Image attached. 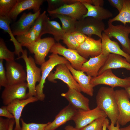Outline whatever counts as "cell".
Masks as SVG:
<instances>
[{"instance_id": "obj_1", "label": "cell", "mask_w": 130, "mask_h": 130, "mask_svg": "<svg viewBox=\"0 0 130 130\" xmlns=\"http://www.w3.org/2000/svg\"><path fill=\"white\" fill-rule=\"evenodd\" d=\"M97 107L104 111L111 123L116 124L119 116L118 105L114 88L102 86L99 89L96 96Z\"/></svg>"}, {"instance_id": "obj_2", "label": "cell", "mask_w": 130, "mask_h": 130, "mask_svg": "<svg viewBox=\"0 0 130 130\" xmlns=\"http://www.w3.org/2000/svg\"><path fill=\"white\" fill-rule=\"evenodd\" d=\"M22 55L17 59L22 58L25 62L26 74V80L28 91V98L32 96L36 97V84L40 82L41 78V69L36 65L34 59L31 56L28 57L27 51L23 50Z\"/></svg>"}, {"instance_id": "obj_3", "label": "cell", "mask_w": 130, "mask_h": 130, "mask_svg": "<svg viewBox=\"0 0 130 130\" xmlns=\"http://www.w3.org/2000/svg\"><path fill=\"white\" fill-rule=\"evenodd\" d=\"M48 59L41 65V78L39 84L36 86V97L38 100L43 101L45 98L43 92L46 79L54 68L58 64H66L70 63L66 58L58 55L52 53L49 56Z\"/></svg>"}, {"instance_id": "obj_4", "label": "cell", "mask_w": 130, "mask_h": 130, "mask_svg": "<svg viewBox=\"0 0 130 130\" xmlns=\"http://www.w3.org/2000/svg\"><path fill=\"white\" fill-rule=\"evenodd\" d=\"M108 24V27L104 32L110 39L113 37L117 40L121 45L122 50L130 55V26L122 24L114 25L109 20Z\"/></svg>"}, {"instance_id": "obj_5", "label": "cell", "mask_w": 130, "mask_h": 130, "mask_svg": "<svg viewBox=\"0 0 130 130\" xmlns=\"http://www.w3.org/2000/svg\"><path fill=\"white\" fill-rule=\"evenodd\" d=\"M105 29L104 23L103 21L92 17H87L77 21L75 31L89 37L95 35L101 39L102 32Z\"/></svg>"}, {"instance_id": "obj_6", "label": "cell", "mask_w": 130, "mask_h": 130, "mask_svg": "<svg viewBox=\"0 0 130 130\" xmlns=\"http://www.w3.org/2000/svg\"><path fill=\"white\" fill-rule=\"evenodd\" d=\"M55 40L51 37L41 38L27 47L29 52L34 54L36 64L41 65L46 62V57L55 43Z\"/></svg>"}, {"instance_id": "obj_7", "label": "cell", "mask_w": 130, "mask_h": 130, "mask_svg": "<svg viewBox=\"0 0 130 130\" xmlns=\"http://www.w3.org/2000/svg\"><path fill=\"white\" fill-rule=\"evenodd\" d=\"M90 83L94 87L99 84L108 85L114 88L119 87L124 88L130 86V78L129 77L122 78L115 75L111 69L105 70L95 77H92Z\"/></svg>"}, {"instance_id": "obj_8", "label": "cell", "mask_w": 130, "mask_h": 130, "mask_svg": "<svg viewBox=\"0 0 130 130\" xmlns=\"http://www.w3.org/2000/svg\"><path fill=\"white\" fill-rule=\"evenodd\" d=\"M50 52L62 56L74 69L78 70H81L83 64L88 60L81 56L76 50L66 48L59 42L55 43Z\"/></svg>"}, {"instance_id": "obj_9", "label": "cell", "mask_w": 130, "mask_h": 130, "mask_svg": "<svg viewBox=\"0 0 130 130\" xmlns=\"http://www.w3.org/2000/svg\"><path fill=\"white\" fill-rule=\"evenodd\" d=\"M107 117L105 113L97 107L88 110H78L72 120L75 124V128L79 130L98 118Z\"/></svg>"}, {"instance_id": "obj_10", "label": "cell", "mask_w": 130, "mask_h": 130, "mask_svg": "<svg viewBox=\"0 0 130 130\" xmlns=\"http://www.w3.org/2000/svg\"><path fill=\"white\" fill-rule=\"evenodd\" d=\"M56 67L55 71L54 72H51L47 78L49 81L56 83L55 80L60 79L67 84L68 87L81 92L78 84L66 64H60Z\"/></svg>"}, {"instance_id": "obj_11", "label": "cell", "mask_w": 130, "mask_h": 130, "mask_svg": "<svg viewBox=\"0 0 130 130\" xmlns=\"http://www.w3.org/2000/svg\"><path fill=\"white\" fill-rule=\"evenodd\" d=\"M27 88V83L25 82L7 85L5 87L1 95L3 104L7 106L14 100L27 98H28L26 93Z\"/></svg>"}, {"instance_id": "obj_12", "label": "cell", "mask_w": 130, "mask_h": 130, "mask_svg": "<svg viewBox=\"0 0 130 130\" xmlns=\"http://www.w3.org/2000/svg\"><path fill=\"white\" fill-rule=\"evenodd\" d=\"M115 96L118 105L119 116L117 121L123 126L130 122V101L125 89L115 91Z\"/></svg>"}, {"instance_id": "obj_13", "label": "cell", "mask_w": 130, "mask_h": 130, "mask_svg": "<svg viewBox=\"0 0 130 130\" xmlns=\"http://www.w3.org/2000/svg\"><path fill=\"white\" fill-rule=\"evenodd\" d=\"M6 67L8 85L25 82L26 72L21 64L15 60L6 61Z\"/></svg>"}, {"instance_id": "obj_14", "label": "cell", "mask_w": 130, "mask_h": 130, "mask_svg": "<svg viewBox=\"0 0 130 130\" xmlns=\"http://www.w3.org/2000/svg\"><path fill=\"white\" fill-rule=\"evenodd\" d=\"M87 10L80 0L74 3L64 4L55 10L48 12L49 14H60L66 15L78 21L86 14Z\"/></svg>"}, {"instance_id": "obj_15", "label": "cell", "mask_w": 130, "mask_h": 130, "mask_svg": "<svg viewBox=\"0 0 130 130\" xmlns=\"http://www.w3.org/2000/svg\"><path fill=\"white\" fill-rule=\"evenodd\" d=\"M41 9L37 12L23 13L19 19L14 23L11 29L14 36L23 34L28 31L40 14Z\"/></svg>"}, {"instance_id": "obj_16", "label": "cell", "mask_w": 130, "mask_h": 130, "mask_svg": "<svg viewBox=\"0 0 130 130\" xmlns=\"http://www.w3.org/2000/svg\"><path fill=\"white\" fill-rule=\"evenodd\" d=\"M67 92L61 94V96L65 98L69 104L77 110H90L89 99L76 89L68 87Z\"/></svg>"}, {"instance_id": "obj_17", "label": "cell", "mask_w": 130, "mask_h": 130, "mask_svg": "<svg viewBox=\"0 0 130 130\" xmlns=\"http://www.w3.org/2000/svg\"><path fill=\"white\" fill-rule=\"evenodd\" d=\"M76 50L81 56L86 59L90 57L98 56L102 53L101 39L100 38L95 40L88 37Z\"/></svg>"}, {"instance_id": "obj_18", "label": "cell", "mask_w": 130, "mask_h": 130, "mask_svg": "<svg viewBox=\"0 0 130 130\" xmlns=\"http://www.w3.org/2000/svg\"><path fill=\"white\" fill-rule=\"evenodd\" d=\"M38 100L37 97L32 96L24 99L14 100L6 106L8 110L14 117L15 126L14 130H21V127L20 121L22 110L29 103Z\"/></svg>"}, {"instance_id": "obj_19", "label": "cell", "mask_w": 130, "mask_h": 130, "mask_svg": "<svg viewBox=\"0 0 130 130\" xmlns=\"http://www.w3.org/2000/svg\"><path fill=\"white\" fill-rule=\"evenodd\" d=\"M66 65L78 84L81 91L91 97L93 95L94 87L90 83L92 77L86 75L81 70H78L74 69L70 63Z\"/></svg>"}, {"instance_id": "obj_20", "label": "cell", "mask_w": 130, "mask_h": 130, "mask_svg": "<svg viewBox=\"0 0 130 130\" xmlns=\"http://www.w3.org/2000/svg\"><path fill=\"white\" fill-rule=\"evenodd\" d=\"M77 110L70 104L61 110L54 120L46 126L45 130H55L67 122L72 120Z\"/></svg>"}, {"instance_id": "obj_21", "label": "cell", "mask_w": 130, "mask_h": 130, "mask_svg": "<svg viewBox=\"0 0 130 130\" xmlns=\"http://www.w3.org/2000/svg\"><path fill=\"white\" fill-rule=\"evenodd\" d=\"M43 0H17L15 6L9 13L8 16L12 20H15L18 15L26 10H32L34 13L41 9L40 6L44 1Z\"/></svg>"}, {"instance_id": "obj_22", "label": "cell", "mask_w": 130, "mask_h": 130, "mask_svg": "<svg viewBox=\"0 0 130 130\" xmlns=\"http://www.w3.org/2000/svg\"><path fill=\"white\" fill-rule=\"evenodd\" d=\"M109 55L101 53L97 56L90 57L88 60L83 64L81 70L92 77H96L98 75L99 70L106 61Z\"/></svg>"}, {"instance_id": "obj_23", "label": "cell", "mask_w": 130, "mask_h": 130, "mask_svg": "<svg viewBox=\"0 0 130 130\" xmlns=\"http://www.w3.org/2000/svg\"><path fill=\"white\" fill-rule=\"evenodd\" d=\"M101 39L102 53H110L120 55L125 58L130 63V55L124 52L120 48L117 42L113 41L104 32L102 33Z\"/></svg>"}, {"instance_id": "obj_24", "label": "cell", "mask_w": 130, "mask_h": 130, "mask_svg": "<svg viewBox=\"0 0 130 130\" xmlns=\"http://www.w3.org/2000/svg\"><path fill=\"white\" fill-rule=\"evenodd\" d=\"M123 57L118 54H110L104 64L99 70L98 75L108 69L123 68L130 71V63Z\"/></svg>"}, {"instance_id": "obj_25", "label": "cell", "mask_w": 130, "mask_h": 130, "mask_svg": "<svg viewBox=\"0 0 130 130\" xmlns=\"http://www.w3.org/2000/svg\"><path fill=\"white\" fill-rule=\"evenodd\" d=\"M65 32L59 24L55 21L50 20L46 15L44 22L41 36L46 33L52 35L55 40L59 42L62 40Z\"/></svg>"}, {"instance_id": "obj_26", "label": "cell", "mask_w": 130, "mask_h": 130, "mask_svg": "<svg viewBox=\"0 0 130 130\" xmlns=\"http://www.w3.org/2000/svg\"><path fill=\"white\" fill-rule=\"evenodd\" d=\"M82 3L87 10L86 13L83 16L82 19L91 17L103 21L104 20L111 18L113 16L111 12L102 6H96L84 2Z\"/></svg>"}, {"instance_id": "obj_27", "label": "cell", "mask_w": 130, "mask_h": 130, "mask_svg": "<svg viewBox=\"0 0 130 130\" xmlns=\"http://www.w3.org/2000/svg\"><path fill=\"white\" fill-rule=\"evenodd\" d=\"M12 20L8 16H0V28L9 34L10 37V40L13 42L14 46L15 54L19 56L20 53L23 52V50L21 44L14 37L12 32L10 26Z\"/></svg>"}, {"instance_id": "obj_28", "label": "cell", "mask_w": 130, "mask_h": 130, "mask_svg": "<svg viewBox=\"0 0 130 130\" xmlns=\"http://www.w3.org/2000/svg\"><path fill=\"white\" fill-rule=\"evenodd\" d=\"M49 15L53 18H58L62 24V27L65 33H72L75 31L77 20L69 16L60 14H52Z\"/></svg>"}, {"instance_id": "obj_29", "label": "cell", "mask_w": 130, "mask_h": 130, "mask_svg": "<svg viewBox=\"0 0 130 130\" xmlns=\"http://www.w3.org/2000/svg\"><path fill=\"white\" fill-rule=\"evenodd\" d=\"M109 20L112 23L115 21H120L124 25L127 23H130V0H124L121 11L117 16Z\"/></svg>"}, {"instance_id": "obj_30", "label": "cell", "mask_w": 130, "mask_h": 130, "mask_svg": "<svg viewBox=\"0 0 130 130\" xmlns=\"http://www.w3.org/2000/svg\"><path fill=\"white\" fill-rule=\"evenodd\" d=\"M16 36V39L22 46L26 47L38 40L34 31L31 28L26 33Z\"/></svg>"}, {"instance_id": "obj_31", "label": "cell", "mask_w": 130, "mask_h": 130, "mask_svg": "<svg viewBox=\"0 0 130 130\" xmlns=\"http://www.w3.org/2000/svg\"><path fill=\"white\" fill-rule=\"evenodd\" d=\"M15 53L10 51L7 47L3 39H0V60H5L6 61L14 60Z\"/></svg>"}, {"instance_id": "obj_32", "label": "cell", "mask_w": 130, "mask_h": 130, "mask_svg": "<svg viewBox=\"0 0 130 130\" xmlns=\"http://www.w3.org/2000/svg\"><path fill=\"white\" fill-rule=\"evenodd\" d=\"M46 11H45L41 14H40L35 21L31 28L34 31L38 40L41 39V34L44 22L46 15Z\"/></svg>"}, {"instance_id": "obj_33", "label": "cell", "mask_w": 130, "mask_h": 130, "mask_svg": "<svg viewBox=\"0 0 130 130\" xmlns=\"http://www.w3.org/2000/svg\"><path fill=\"white\" fill-rule=\"evenodd\" d=\"M17 1V0H0V16H8Z\"/></svg>"}, {"instance_id": "obj_34", "label": "cell", "mask_w": 130, "mask_h": 130, "mask_svg": "<svg viewBox=\"0 0 130 130\" xmlns=\"http://www.w3.org/2000/svg\"><path fill=\"white\" fill-rule=\"evenodd\" d=\"M48 12L55 10L64 4H72L76 2V0H47Z\"/></svg>"}, {"instance_id": "obj_35", "label": "cell", "mask_w": 130, "mask_h": 130, "mask_svg": "<svg viewBox=\"0 0 130 130\" xmlns=\"http://www.w3.org/2000/svg\"><path fill=\"white\" fill-rule=\"evenodd\" d=\"M62 40L68 48L71 49L76 50L80 45L71 32L65 33Z\"/></svg>"}, {"instance_id": "obj_36", "label": "cell", "mask_w": 130, "mask_h": 130, "mask_svg": "<svg viewBox=\"0 0 130 130\" xmlns=\"http://www.w3.org/2000/svg\"><path fill=\"white\" fill-rule=\"evenodd\" d=\"M20 120L22 124L21 130H45L46 127L50 123L48 122L46 124L32 123H27L22 118H20Z\"/></svg>"}, {"instance_id": "obj_37", "label": "cell", "mask_w": 130, "mask_h": 130, "mask_svg": "<svg viewBox=\"0 0 130 130\" xmlns=\"http://www.w3.org/2000/svg\"><path fill=\"white\" fill-rule=\"evenodd\" d=\"M107 117H104L97 119L81 130H102L103 123Z\"/></svg>"}, {"instance_id": "obj_38", "label": "cell", "mask_w": 130, "mask_h": 130, "mask_svg": "<svg viewBox=\"0 0 130 130\" xmlns=\"http://www.w3.org/2000/svg\"><path fill=\"white\" fill-rule=\"evenodd\" d=\"M8 84L6 71L4 66L3 60H0V87H4Z\"/></svg>"}, {"instance_id": "obj_39", "label": "cell", "mask_w": 130, "mask_h": 130, "mask_svg": "<svg viewBox=\"0 0 130 130\" xmlns=\"http://www.w3.org/2000/svg\"><path fill=\"white\" fill-rule=\"evenodd\" d=\"M71 33L75 39L80 45L83 43L88 37L86 35L76 31Z\"/></svg>"}, {"instance_id": "obj_40", "label": "cell", "mask_w": 130, "mask_h": 130, "mask_svg": "<svg viewBox=\"0 0 130 130\" xmlns=\"http://www.w3.org/2000/svg\"><path fill=\"white\" fill-rule=\"evenodd\" d=\"M108 1L110 5L117 9L119 13L121 12L123 6L124 0H108Z\"/></svg>"}, {"instance_id": "obj_41", "label": "cell", "mask_w": 130, "mask_h": 130, "mask_svg": "<svg viewBox=\"0 0 130 130\" xmlns=\"http://www.w3.org/2000/svg\"><path fill=\"white\" fill-rule=\"evenodd\" d=\"M0 116L5 117L9 119H14L13 115L8 110L6 105L2 106L0 108Z\"/></svg>"}, {"instance_id": "obj_42", "label": "cell", "mask_w": 130, "mask_h": 130, "mask_svg": "<svg viewBox=\"0 0 130 130\" xmlns=\"http://www.w3.org/2000/svg\"><path fill=\"white\" fill-rule=\"evenodd\" d=\"M10 119L0 117V130H8Z\"/></svg>"}, {"instance_id": "obj_43", "label": "cell", "mask_w": 130, "mask_h": 130, "mask_svg": "<svg viewBox=\"0 0 130 130\" xmlns=\"http://www.w3.org/2000/svg\"><path fill=\"white\" fill-rule=\"evenodd\" d=\"M120 125L117 121L116 126H115L114 124L111 123L110 125L109 124L107 126V128L108 130H120Z\"/></svg>"}, {"instance_id": "obj_44", "label": "cell", "mask_w": 130, "mask_h": 130, "mask_svg": "<svg viewBox=\"0 0 130 130\" xmlns=\"http://www.w3.org/2000/svg\"><path fill=\"white\" fill-rule=\"evenodd\" d=\"M93 5L102 6L104 4V1L103 0H92Z\"/></svg>"}, {"instance_id": "obj_45", "label": "cell", "mask_w": 130, "mask_h": 130, "mask_svg": "<svg viewBox=\"0 0 130 130\" xmlns=\"http://www.w3.org/2000/svg\"><path fill=\"white\" fill-rule=\"evenodd\" d=\"M15 123V121L14 119H10L8 130H13V126Z\"/></svg>"}, {"instance_id": "obj_46", "label": "cell", "mask_w": 130, "mask_h": 130, "mask_svg": "<svg viewBox=\"0 0 130 130\" xmlns=\"http://www.w3.org/2000/svg\"><path fill=\"white\" fill-rule=\"evenodd\" d=\"M109 120L106 118L105 119L103 125L102 130H106L107 126L109 124Z\"/></svg>"}, {"instance_id": "obj_47", "label": "cell", "mask_w": 130, "mask_h": 130, "mask_svg": "<svg viewBox=\"0 0 130 130\" xmlns=\"http://www.w3.org/2000/svg\"><path fill=\"white\" fill-rule=\"evenodd\" d=\"M65 130H81L78 129L73 126L70 125L66 126L65 128Z\"/></svg>"}, {"instance_id": "obj_48", "label": "cell", "mask_w": 130, "mask_h": 130, "mask_svg": "<svg viewBox=\"0 0 130 130\" xmlns=\"http://www.w3.org/2000/svg\"><path fill=\"white\" fill-rule=\"evenodd\" d=\"M124 89L128 94L130 99V86L125 88Z\"/></svg>"}, {"instance_id": "obj_49", "label": "cell", "mask_w": 130, "mask_h": 130, "mask_svg": "<svg viewBox=\"0 0 130 130\" xmlns=\"http://www.w3.org/2000/svg\"><path fill=\"white\" fill-rule=\"evenodd\" d=\"M120 130H130V124L126 127L120 128Z\"/></svg>"}, {"instance_id": "obj_50", "label": "cell", "mask_w": 130, "mask_h": 130, "mask_svg": "<svg viewBox=\"0 0 130 130\" xmlns=\"http://www.w3.org/2000/svg\"><path fill=\"white\" fill-rule=\"evenodd\" d=\"M129 78H130V77H129Z\"/></svg>"}]
</instances>
